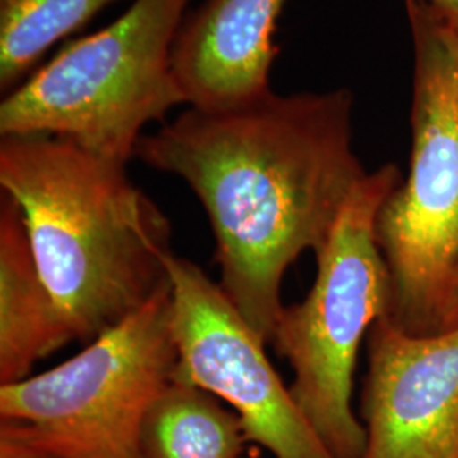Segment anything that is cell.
Here are the masks:
<instances>
[{
  "label": "cell",
  "mask_w": 458,
  "mask_h": 458,
  "mask_svg": "<svg viewBox=\"0 0 458 458\" xmlns=\"http://www.w3.org/2000/svg\"><path fill=\"white\" fill-rule=\"evenodd\" d=\"M136 157L189 185L216 242L219 285L267 344L282 282L318 253L367 175L353 145L348 89L267 96L226 111L187 107L145 134Z\"/></svg>",
  "instance_id": "1"
},
{
  "label": "cell",
  "mask_w": 458,
  "mask_h": 458,
  "mask_svg": "<svg viewBox=\"0 0 458 458\" xmlns=\"http://www.w3.org/2000/svg\"><path fill=\"white\" fill-rule=\"evenodd\" d=\"M0 187L73 340H96L168 284L172 225L126 165L66 138L0 136Z\"/></svg>",
  "instance_id": "2"
},
{
  "label": "cell",
  "mask_w": 458,
  "mask_h": 458,
  "mask_svg": "<svg viewBox=\"0 0 458 458\" xmlns=\"http://www.w3.org/2000/svg\"><path fill=\"white\" fill-rule=\"evenodd\" d=\"M401 183L394 164L359 182L316 255L308 295L284 306L270 344L293 367L291 393L335 458H363L367 433L353 411V377L363 342L391 314L393 282L377 243L378 213Z\"/></svg>",
  "instance_id": "3"
},
{
  "label": "cell",
  "mask_w": 458,
  "mask_h": 458,
  "mask_svg": "<svg viewBox=\"0 0 458 458\" xmlns=\"http://www.w3.org/2000/svg\"><path fill=\"white\" fill-rule=\"evenodd\" d=\"M191 0H134L98 33L68 43L0 104V136L66 138L128 165L151 123L185 104L172 49Z\"/></svg>",
  "instance_id": "4"
},
{
  "label": "cell",
  "mask_w": 458,
  "mask_h": 458,
  "mask_svg": "<svg viewBox=\"0 0 458 458\" xmlns=\"http://www.w3.org/2000/svg\"><path fill=\"white\" fill-rule=\"evenodd\" d=\"M412 45L410 170L377 217L393 282L389 318L412 335L442 331L458 268V68L437 17L404 0Z\"/></svg>",
  "instance_id": "5"
},
{
  "label": "cell",
  "mask_w": 458,
  "mask_h": 458,
  "mask_svg": "<svg viewBox=\"0 0 458 458\" xmlns=\"http://www.w3.org/2000/svg\"><path fill=\"white\" fill-rule=\"evenodd\" d=\"M175 365L168 278L140 311L75 357L0 386V418L28 423L65 458H145L141 425Z\"/></svg>",
  "instance_id": "6"
},
{
  "label": "cell",
  "mask_w": 458,
  "mask_h": 458,
  "mask_svg": "<svg viewBox=\"0 0 458 458\" xmlns=\"http://www.w3.org/2000/svg\"><path fill=\"white\" fill-rule=\"evenodd\" d=\"M177 344L174 380L213 394L234 411L248 442L274 458H335L265 352L267 342L219 282L185 257H166Z\"/></svg>",
  "instance_id": "7"
},
{
  "label": "cell",
  "mask_w": 458,
  "mask_h": 458,
  "mask_svg": "<svg viewBox=\"0 0 458 458\" xmlns=\"http://www.w3.org/2000/svg\"><path fill=\"white\" fill-rule=\"evenodd\" d=\"M367 359L363 458H458V327L412 335L386 316Z\"/></svg>",
  "instance_id": "8"
},
{
  "label": "cell",
  "mask_w": 458,
  "mask_h": 458,
  "mask_svg": "<svg viewBox=\"0 0 458 458\" xmlns=\"http://www.w3.org/2000/svg\"><path fill=\"white\" fill-rule=\"evenodd\" d=\"M285 0H204L185 14L172 49L187 107L226 111L267 96Z\"/></svg>",
  "instance_id": "9"
},
{
  "label": "cell",
  "mask_w": 458,
  "mask_h": 458,
  "mask_svg": "<svg viewBox=\"0 0 458 458\" xmlns=\"http://www.w3.org/2000/svg\"><path fill=\"white\" fill-rule=\"evenodd\" d=\"M73 342L39 272L16 200L0 194V386L28 378L34 365Z\"/></svg>",
  "instance_id": "10"
},
{
  "label": "cell",
  "mask_w": 458,
  "mask_h": 458,
  "mask_svg": "<svg viewBox=\"0 0 458 458\" xmlns=\"http://www.w3.org/2000/svg\"><path fill=\"white\" fill-rule=\"evenodd\" d=\"M246 443L234 411L213 394L177 380L148 408L140 433L145 458H243Z\"/></svg>",
  "instance_id": "11"
},
{
  "label": "cell",
  "mask_w": 458,
  "mask_h": 458,
  "mask_svg": "<svg viewBox=\"0 0 458 458\" xmlns=\"http://www.w3.org/2000/svg\"><path fill=\"white\" fill-rule=\"evenodd\" d=\"M115 0H0V92L38 70L58 41L79 31Z\"/></svg>",
  "instance_id": "12"
},
{
  "label": "cell",
  "mask_w": 458,
  "mask_h": 458,
  "mask_svg": "<svg viewBox=\"0 0 458 458\" xmlns=\"http://www.w3.org/2000/svg\"><path fill=\"white\" fill-rule=\"evenodd\" d=\"M0 458H65L41 440L28 423L0 421Z\"/></svg>",
  "instance_id": "13"
},
{
  "label": "cell",
  "mask_w": 458,
  "mask_h": 458,
  "mask_svg": "<svg viewBox=\"0 0 458 458\" xmlns=\"http://www.w3.org/2000/svg\"><path fill=\"white\" fill-rule=\"evenodd\" d=\"M452 327H458V268L446 295L442 316V331Z\"/></svg>",
  "instance_id": "14"
},
{
  "label": "cell",
  "mask_w": 458,
  "mask_h": 458,
  "mask_svg": "<svg viewBox=\"0 0 458 458\" xmlns=\"http://www.w3.org/2000/svg\"><path fill=\"white\" fill-rule=\"evenodd\" d=\"M431 13L437 17L440 31H442L446 45L450 47L452 53H454V58L457 62L458 68V21H452V19H445V17L438 16L433 9H431Z\"/></svg>",
  "instance_id": "15"
},
{
  "label": "cell",
  "mask_w": 458,
  "mask_h": 458,
  "mask_svg": "<svg viewBox=\"0 0 458 458\" xmlns=\"http://www.w3.org/2000/svg\"><path fill=\"white\" fill-rule=\"evenodd\" d=\"M438 16L458 21V0H421Z\"/></svg>",
  "instance_id": "16"
},
{
  "label": "cell",
  "mask_w": 458,
  "mask_h": 458,
  "mask_svg": "<svg viewBox=\"0 0 458 458\" xmlns=\"http://www.w3.org/2000/svg\"><path fill=\"white\" fill-rule=\"evenodd\" d=\"M243 458H253V457H243Z\"/></svg>",
  "instance_id": "17"
}]
</instances>
